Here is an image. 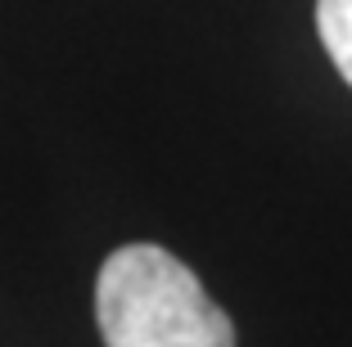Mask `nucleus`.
<instances>
[{"label": "nucleus", "mask_w": 352, "mask_h": 347, "mask_svg": "<svg viewBox=\"0 0 352 347\" xmlns=\"http://www.w3.org/2000/svg\"><path fill=\"white\" fill-rule=\"evenodd\" d=\"M316 32L339 77L352 86V0H316Z\"/></svg>", "instance_id": "nucleus-2"}, {"label": "nucleus", "mask_w": 352, "mask_h": 347, "mask_svg": "<svg viewBox=\"0 0 352 347\" xmlns=\"http://www.w3.org/2000/svg\"><path fill=\"white\" fill-rule=\"evenodd\" d=\"M104 347H235V325L199 276L158 244H122L95 276Z\"/></svg>", "instance_id": "nucleus-1"}]
</instances>
